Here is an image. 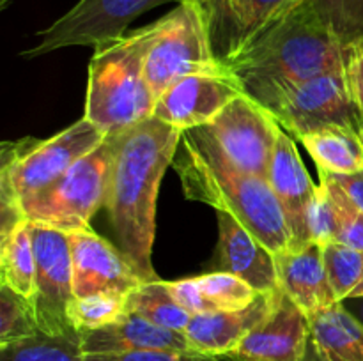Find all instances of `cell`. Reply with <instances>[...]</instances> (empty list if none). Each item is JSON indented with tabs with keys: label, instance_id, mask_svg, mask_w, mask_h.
Returning a JSON list of instances; mask_svg holds the SVG:
<instances>
[{
	"label": "cell",
	"instance_id": "cell-1",
	"mask_svg": "<svg viewBox=\"0 0 363 361\" xmlns=\"http://www.w3.org/2000/svg\"><path fill=\"white\" fill-rule=\"evenodd\" d=\"M184 131L149 117L119 134L105 209L124 257L144 282L160 276L151 253L156 230L160 183L179 147Z\"/></svg>",
	"mask_w": 363,
	"mask_h": 361
},
{
	"label": "cell",
	"instance_id": "cell-2",
	"mask_svg": "<svg viewBox=\"0 0 363 361\" xmlns=\"http://www.w3.org/2000/svg\"><path fill=\"white\" fill-rule=\"evenodd\" d=\"M170 166L188 200L233 214L273 253L291 250L289 227L268 179L236 168L204 126L184 131Z\"/></svg>",
	"mask_w": 363,
	"mask_h": 361
},
{
	"label": "cell",
	"instance_id": "cell-3",
	"mask_svg": "<svg viewBox=\"0 0 363 361\" xmlns=\"http://www.w3.org/2000/svg\"><path fill=\"white\" fill-rule=\"evenodd\" d=\"M346 46L303 4L252 42L229 71L245 92L266 85L296 84L344 67Z\"/></svg>",
	"mask_w": 363,
	"mask_h": 361
},
{
	"label": "cell",
	"instance_id": "cell-4",
	"mask_svg": "<svg viewBox=\"0 0 363 361\" xmlns=\"http://www.w3.org/2000/svg\"><path fill=\"white\" fill-rule=\"evenodd\" d=\"M162 21L128 32L96 48L89 64L84 117L108 134H121L152 117L155 98L145 81V60Z\"/></svg>",
	"mask_w": 363,
	"mask_h": 361
},
{
	"label": "cell",
	"instance_id": "cell-5",
	"mask_svg": "<svg viewBox=\"0 0 363 361\" xmlns=\"http://www.w3.org/2000/svg\"><path fill=\"white\" fill-rule=\"evenodd\" d=\"M106 138L99 127L82 117L48 140L27 137L4 142L0 161V237L25 219L21 202L28 200L62 177L74 163Z\"/></svg>",
	"mask_w": 363,
	"mask_h": 361
},
{
	"label": "cell",
	"instance_id": "cell-6",
	"mask_svg": "<svg viewBox=\"0 0 363 361\" xmlns=\"http://www.w3.org/2000/svg\"><path fill=\"white\" fill-rule=\"evenodd\" d=\"M117 142L119 134H108L55 183L21 202L25 219L62 232L91 229V218L105 207Z\"/></svg>",
	"mask_w": 363,
	"mask_h": 361
},
{
	"label": "cell",
	"instance_id": "cell-7",
	"mask_svg": "<svg viewBox=\"0 0 363 361\" xmlns=\"http://www.w3.org/2000/svg\"><path fill=\"white\" fill-rule=\"evenodd\" d=\"M264 106L284 131L300 140L328 126L360 131L363 117L351 96L346 66L296 84L266 85L245 92Z\"/></svg>",
	"mask_w": 363,
	"mask_h": 361
},
{
	"label": "cell",
	"instance_id": "cell-8",
	"mask_svg": "<svg viewBox=\"0 0 363 361\" xmlns=\"http://www.w3.org/2000/svg\"><path fill=\"white\" fill-rule=\"evenodd\" d=\"M160 21L162 27L145 60V81L155 101L186 76L230 73L213 55L204 14L195 0H181Z\"/></svg>",
	"mask_w": 363,
	"mask_h": 361
},
{
	"label": "cell",
	"instance_id": "cell-9",
	"mask_svg": "<svg viewBox=\"0 0 363 361\" xmlns=\"http://www.w3.org/2000/svg\"><path fill=\"white\" fill-rule=\"evenodd\" d=\"M181 0H78L64 16L39 32V42L25 57L45 55L66 46H98L117 41L128 25L149 9Z\"/></svg>",
	"mask_w": 363,
	"mask_h": 361
},
{
	"label": "cell",
	"instance_id": "cell-10",
	"mask_svg": "<svg viewBox=\"0 0 363 361\" xmlns=\"http://www.w3.org/2000/svg\"><path fill=\"white\" fill-rule=\"evenodd\" d=\"M204 130L236 168L268 179L282 127L264 106L243 92L206 124Z\"/></svg>",
	"mask_w": 363,
	"mask_h": 361
},
{
	"label": "cell",
	"instance_id": "cell-11",
	"mask_svg": "<svg viewBox=\"0 0 363 361\" xmlns=\"http://www.w3.org/2000/svg\"><path fill=\"white\" fill-rule=\"evenodd\" d=\"M35 253V294L32 299L39 329L48 335L74 333L69 321L73 292V260L66 232L32 225Z\"/></svg>",
	"mask_w": 363,
	"mask_h": 361
},
{
	"label": "cell",
	"instance_id": "cell-12",
	"mask_svg": "<svg viewBox=\"0 0 363 361\" xmlns=\"http://www.w3.org/2000/svg\"><path fill=\"white\" fill-rule=\"evenodd\" d=\"M204 14L215 59L230 64L305 0H195Z\"/></svg>",
	"mask_w": 363,
	"mask_h": 361
},
{
	"label": "cell",
	"instance_id": "cell-13",
	"mask_svg": "<svg viewBox=\"0 0 363 361\" xmlns=\"http://www.w3.org/2000/svg\"><path fill=\"white\" fill-rule=\"evenodd\" d=\"M311 340V319L277 290L269 314L218 361H301Z\"/></svg>",
	"mask_w": 363,
	"mask_h": 361
},
{
	"label": "cell",
	"instance_id": "cell-14",
	"mask_svg": "<svg viewBox=\"0 0 363 361\" xmlns=\"http://www.w3.org/2000/svg\"><path fill=\"white\" fill-rule=\"evenodd\" d=\"M73 260L74 297L116 294L128 296L144 283L123 251L92 229L66 232Z\"/></svg>",
	"mask_w": 363,
	"mask_h": 361
},
{
	"label": "cell",
	"instance_id": "cell-15",
	"mask_svg": "<svg viewBox=\"0 0 363 361\" xmlns=\"http://www.w3.org/2000/svg\"><path fill=\"white\" fill-rule=\"evenodd\" d=\"M243 92L233 73L194 74L176 81L156 99L152 117L181 131L194 130L211 122Z\"/></svg>",
	"mask_w": 363,
	"mask_h": 361
},
{
	"label": "cell",
	"instance_id": "cell-16",
	"mask_svg": "<svg viewBox=\"0 0 363 361\" xmlns=\"http://www.w3.org/2000/svg\"><path fill=\"white\" fill-rule=\"evenodd\" d=\"M268 183L282 207L289 227L291 250H300L311 243L307 227L308 207L315 193V184L312 183L293 138L280 131L273 151L272 163L268 170Z\"/></svg>",
	"mask_w": 363,
	"mask_h": 361
},
{
	"label": "cell",
	"instance_id": "cell-17",
	"mask_svg": "<svg viewBox=\"0 0 363 361\" xmlns=\"http://www.w3.org/2000/svg\"><path fill=\"white\" fill-rule=\"evenodd\" d=\"M218 214V258L222 271L245 280L255 292L273 294L280 290L275 253L269 251L250 230L233 214Z\"/></svg>",
	"mask_w": 363,
	"mask_h": 361
},
{
	"label": "cell",
	"instance_id": "cell-18",
	"mask_svg": "<svg viewBox=\"0 0 363 361\" xmlns=\"http://www.w3.org/2000/svg\"><path fill=\"white\" fill-rule=\"evenodd\" d=\"M273 296L257 294L245 308L194 315L184 331L191 349L215 357L233 350L269 314Z\"/></svg>",
	"mask_w": 363,
	"mask_h": 361
},
{
	"label": "cell",
	"instance_id": "cell-19",
	"mask_svg": "<svg viewBox=\"0 0 363 361\" xmlns=\"http://www.w3.org/2000/svg\"><path fill=\"white\" fill-rule=\"evenodd\" d=\"M280 289L307 315L339 303L323 260V246L308 243L300 250L275 253Z\"/></svg>",
	"mask_w": 363,
	"mask_h": 361
},
{
	"label": "cell",
	"instance_id": "cell-20",
	"mask_svg": "<svg viewBox=\"0 0 363 361\" xmlns=\"http://www.w3.org/2000/svg\"><path fill=\"white\" fill-rule=\"evenodd\" d=\"M85 354H119L133 350H194L186 335L162 328L135 314H124L105 328L80 333Z\"/></svg>",
	"mask_w": 363,
	"mask_h": 361
},
{
	"label": "cell",
	"instance_id": "cell-21",
	"mask_svg": "<svg viewBox=\"0 0 363 361\" xmlns=\"http://www.w3.org/2000/svg\"><path fill=\"white\" fill-rule=\"evenodd\" d=\"M165 283L174 299L191 315L245 308L259 294L245 280L225 271Z\"/></svg>",
	"mask_w": 363,
	"mask_h": 361
},
{
	"label": "cell",
	"instance_id": "cell-22",
	"mask_svg": "<svg viewBox=\"0 0 363 361\" xmlns=\"http://www.w3.org/2000/svg\"><path fill=\"white\" fill-rule=\"evenodd\" d=\"M311 338L326 361H363V322L342 301L308 315Z\"/></svg>",
	"mask_w": 363,
	"mask_h": 361
},
{
	"label": "cell",
	"instance_id": "cell-23",
	"mask_svg": "<svg viewBox=\"0 0 363 361\" xmlns=\"http://www.w3.org/2000/svg\"><path fill=\"white\" fill-rule=\"evenodd\" d=\"M318 168L330 173H354L363 170L360 131L347 126H328L300 138Z\"/></svg>",
	"mask_w": 363,
	"mask_h": 361
},
{
	"label": "cell",
	"instance_id": "cell-24",
	"mask_svg": "<svg viewBox=\"0 0 363 361\" xmlns=\"http://www.w3.org/2000/svg\"><path fill=\"white\" fill-rule=\"evenodd\" d=\"M0 283L11 287L32 303L35 294V253L32 223L23 219L0 237Z\"/></svg>",
	"mask_w": 363,
	"mask_h": 361
},
{
	"label": "cell",
	"instance_id": "cell-25",
	"mask_svg": "<svg viewBox=\"0 0 363 361\" xmlns=\"http://www.w3.org/2000/svg\"><path fill=\"white\" fill-rule=\"evenodd\" d=\"M126 308L130 314L140 315L152 324L179 333L186 331L194 317L174 299L163 280L144 282L131 290L126 297Z\"/></svg>",
	"mask_w": 363,
	"mask_h": 361
},
{
	"label": "cell",
	"instance_id": "cell-26",
	"mask_svg": "<svg viewBox=\"0 0 363 361\" xmlns=\"http://www.w3.org/2000/svg\"><path fill=\"white\" fill-rule=\"evenodd\" d=\"M0 361H85V353L78 331L64 335L39 331L0 347Z\"/></svg>",
	"mask_w": 363,
	"mask_h": 361
},
{
	"label": "cell",
	"instance_id": "cell-27",
	"mask_svg": "<svg viewBox=\"0 0 363 361\" xmlns=\"http://www.w3.org/2000/svg\"><path fill=\"white\" fill-rule=\"evenodd\" d=\"M342 46L363 42V0H307Z\"/></svg>",
	"mask_w": 363,
	"mask_h": 361
},
{
	"label": "cell",
	"instance_id": "cell-28",
	"mask_svg": "<svg viewBox=\"0 0 363 361\" xmlns=\"http://www.w3.org/2000/svg\"><path fill=\"white\" fill-rule=\"evenodd\" d=\"M323 260L337 299H350L363 275V251L335 241L323 246Z\"/></svg>",
	"mask_w": 363,
	"mask_h": 361
},
{
	"label": "cell",
	"instance_id": "cell-29",
	"mask_svg": "<svg viewBox=\"0 0 363 361\" xmlns=\"http://www.w3.org/2000/svg\"><path fill=\"white\" fill-rule=\"evenodd\" d=\"M34 306L27 297L0 283V347L39 333Z\"/></svg>",
	"mask_w": 363,
	"mask_h": 361
},
{
	"label": "cell",
	"instance_id": "cell-30",
	"mask_svg": "<svg viewBox=\"0 0 363 361\" xmlns=\"http://www.w3.org/2000/svg\"><path fill=\"white\" fill-rule=\"evenodd\" d=\"M126 297L128 296H116V294L74 297L69 306L71 324L78 333L113 324L124 314H128Z\"/></svg>",
	"mask_w": 363,
	"mask_h": 361
},
{
	"label": "cell",
	"instance_id": "cell-31",
	"mask_svg": "<svg viewBox=\"0 0 363 361\" xmlns=\"http://www.w3.org/2000/svg\"><path fill=\"white\" fill-rule=\"evenodd\" d=\"M319 180L325 184L333 202L337 216V243L347 244L354 250L363 251V211L353 204L346 191L325 172L318 168Z\"/></svg>",
	"mask_w": 363,
	"mask_h": 361
},
{
	"label": "cell",
	"instance_id": "cell-32",
	"mask_svg": "<svg viewBox=\"0 0 363 361\" xmlns=\"http://www.w3.org/2000/svg\"><path fill=\"white\" fill-rule=\"evenodd\" d=\"M307 227L311 243H318L321 246L337 241V216L333 202L326 191L325 184L319 180L315 186L314 198L308 207Z\"/></svg>",
	"mask_w": 363,
	"mask_h": 361
},
{
	"label": "cell",
	"instance_id": "cell-33",
	"mask_svg": "<svg viewBox=\"0 0 363 361\" xmlns=\"http://www.w3.org/2000/svg\"><path fill=\"white\" fill-rule=\"evenodd\" d=\"M85 361H218L197 350H133L119 354H85Z\"/></svg>",
	"mask_w": 363,
	"mask_h": 361
},
{
	"label": "cell",
	"instance_id": "cell-34",
	"mask_svg": "<svg viewBox=\"0 0 363 361\" xmlns=\"http://www.w3.org/2000/svg\"><path fill=\"white\" fill-rule=\"evenodd\" d=\"M344 66H346V76L351 96L357 103L358 112L363 117V42L346 46Z\"/></svg>",
	"mask_w": 363,
	"mask_h": 361
},
{
	"label": "cell",
	"instance_id": "cell-35",
	"mask_svg": "<svg viewBox=\"0 0 363 361\" xmlns=\"http://www.w3.org/2000/svg\"><path fill=\"white\" fill-rule=\"evenodd\" d=\"M326 173L346 191V195L353 200V204L363 211V170L354 173Z\"/></svg>",
	"mask_w": 363,
	"mask_h": 361
},
{
	"label": "cell",
	"instance_id": "cell-36",
	"mask_svg": "<svg viewBox=\"0 0 363 361\" xmlns=\"http://www.w3.org/2000/svg\"><path fill=\"white\" fill-rule=\"evenodd\" d=\"M301 361H326L325 356H323V354L319 353L318 347H315V343L312 342V338L308 340L307 350H305V354H303V357H301Z\"/></svg>",
	"mask_w": 363,
	"mask_h": 361
},
{
	"label": "cell",
	"instance_id": "cell-37",
	"mask_svg": "<svg viewBox=\"0 0 363 361\" xmlns=\"http://www.w3.org/2000/svg\"><path fill=\"white\" fill-rule=\"evenodd\" d=\"M362 297H363V275H362L360 283H358V285H357V289H354L353 292H351L350 299H362Z\"/></svg>",
	"mask_w": 363,
	"mask_h": 361
},
{
	"label": "cell",
	"instance_id": "cell-38",
	"mask_svg": "<svg viewBox=\"0 0 363 361\" xmlns=\"http://www.w3.org/2000/svg\"><path fill=\"white\" fill-rule=\"evenodd\" d=\"M360 138H362V144H363V124H362V127H360Z\"/></svg>",
	"mask_w": 363,
	"mask_h": 361
}]
</instances>
